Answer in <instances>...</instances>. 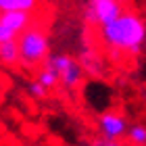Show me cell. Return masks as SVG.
I'll return each mask as SVG.
<instances>
[{
    "mask_svg": "<svg viewBox=\"0 0 146 146\" xmlns=\"http://www.w3.org/2000/svg\"><path fill=\"white\" fill-rule=\"evenodd\" d=\"M0 15H2V13H0Z\"/></svg>",
    "mask_w": 146,
    "mask_h": 146,
    "instance_id": "cell-15",
    "label": "cell"
},
{
    "mask_svg": "<svg viewBox=\"0 0 146 146\" xmlns=\"http://www.w3.org/2000/svg\"><path fill=\"white\" fill-rule=\"evenodd\" d=\"M19 44V65L25 71H34L42 67L44 61L50 56V38L40 23H34L27 31L17 38Z\"/></svg>",
    "mask_w": 146,
    "mask_h": 146,
    "instance_id": "cell-2",
    "label": "cell"
},
{
    "mask_svg": "<svg viewBox=\"0 0 146 146\" xmlns=\"http://www.w3.org/2000/svg\"><path fill=\"white\" fill-rule=\"evenodd\" d=\"M44 63H48L50 67L58 73L61 86L65 90H77L79 86H82L86 73H84L77 58H73L69 54H50Z\"/></svg>",
    "mask_w": 146,
    "mask_h": 146,
    "instance_id": "cell-3",
    "label": "cell"
},
{
    "mask_svg": "<svg viewBox=\"0 0 146 146\" xmlns=\"http://www.w3.org/2000/svg\"><path fill=\"white\" fill-rule=\"evenodd\" d=\"M123 15L121 0H90L86 6V21L90 25H109Z\"/></svg>",
    "mask_w": 146,
    "mask_h": 146,
    "instance_id": "cell-4",
    "label": "cell"
},
{
    "mask_svg": "<svg viewBox=\"0 0 146 146\" xmlns=\"http://www.w3.org/2000/svg\"><path fill=\"white\" fill-rule=\"evenodd\" d=\"M42 0H0V13H13V11H19V13H34L40 9Z\"/></svg>",
    "mask_w": 146,
    "mask_h": 146,
    "instance_id": "cell-8",
    "label": "cell"
},
{
    "mask_svg": "<svg viewBox=\"0 0 146 146\" xmlns=\"http://www.w3.org/2000/svg\"><path fill=\"white\" fill-rule=\"evenodd\" d=\"M0 63L9 65V67L19 65V44H17V40H9V42L0 44Z\"/></svg>",
    "mask_w": 146,
    "mask_h": 146,
    "instance_id": "cell-9",
    "label": "cell"
},
{
    "mask_svg": "<svg viewBox=\"0 0 146 146\" xmlns=\"http://www.w3.org/2000/svg\"><path fill=\"white\" fill-rule=\"evenodd\" d=\"M127 119L119 113H102L98 117V131L104 140H121L123 136H127Z\"/></svg>",
    "mask_w": 146,
    "mask_h": 146,
    "instance_id": "cell-5",
    "label": "cell"
},
{
    "mask_svg": "<svg viewBox=\"0 0 146 146\" xmlns=\"http://www.w3.org/2000/svg\"><path fill=\"white\" fill-rule=\"evenodd\" d=\"M9 40H17V38H15V36H13V34H11V31H9V29H6V27H4V25H2V23H0V44H4V42H9Z\"/></svg>",
    "mask_w": 146,
    "mask_h": 146,
    "instance_id": "cell-14",
    "label": "cell"
},
{
    "mask_svg": "<svg viewBox=\"0 0 146 146\" xmlns=\"http://www.w3.org/2000/svg\"><path fill=\"white\" fill-rule=\"evenodd\" d=\"M38 82L50 92V90H54L56 86L61 84V77H58V73L52 69L48 63H44L42 67H40V71H38Z\"/></svg>",
    "mask_w": 146,
    "mask_h": 146,
    "instance_id": "cell-10",
    "label": "cell"
},
{
    "mask_svg": "<svg viewBox=\"0 0 146 146\" xmlns=\"http://www.w3.org/2000/svg\"><path fill=\"white\" fill-rule=\"evenodd\" d=\"M0 23H2L15 38H19L23 31H27L31 25L36 23V17L31 15V13L13 11V13H2V15H0Z\"/></svg>",
    "mask_w": 146,
    "mask_h": 146,
    "instance_id": "cell-7",
    "label": "cell"
},
{
    "mask_svg": "<svg viewBox=\"0 0 146 146\" xmlns=\"http://www.w3.org/2000/svg\"><path fill=\"white\" fill-rule=\"evenodd\" d=\"M92 146H125V144H121L119 140H104V138H96V140L92 142Z\"/></svg>",
    "mask_w": 146,
    "mask_h": 146,
    "instance_id": "cell-13",
    "label": "cell"
},
{
    "mask_svg": "<svg viewBox=\"0 0 146 146\" xmlns=\"http://www.w3.org/2000/svg\"><path fill=\"white\" fill-rule=\"evenodd\" d=\"M77 61H79V65H82L86 75H90L94 79H102L104 75H107V65H104L102 56L98 54L94 48H84L82 52H79Z\"/></svg>",
    "mask_w": 146,
    "mask_h": 146,
    "instance_id": "cell-6",
    "label": "cell"
},
{
    "mask_svg": "<svg viewBox=\"0 0 146 146\" xmlns=\"http://www.w3.org/2000/svg\"><path fill=\"white\" fill-rule=\"evenodd\" d=\"M27 90H29V94L34 96L36 100H44V98L48 96V90H46L44 86H42V84L38 82V79H34V82L29 84V88H27Z\"/></svg>",
    "mask_w": 146,
    "mask_h": 146,
    "instance_id": "cell-12",
    "label": "cell"
},
{
    "mask_svg": "<svg viewBox=\"0 0 146 146\" xmlns=\"http://www.w3.org/2000/svg\"><path fill=\"white\" fill-rule=\"evenodd\" d=\"M127 140L134 146H146V125L144 123H134L127 129Z\"/></svg>",
    "mask_w": 146,
    "mask_h": 146,
    "instance_id": "cell-11",
    "label": "cell"
},
{
    "mask_svg": "<svg viewBox=\"0 0 146 146\" xmlns=\"http://www.w3.org/2000/svg\"><path fill=\"white\" fill-rule=\"evenodd\" d=\"M100 38L109 50L121 54H140L146 44V23L136 13H125L100 27Z\"/></svg>",
    "mask_w": 146,
    "mask_h": 146,
    "instance_id": "cell-1",
    "label": "cell"
}]
</instances>
